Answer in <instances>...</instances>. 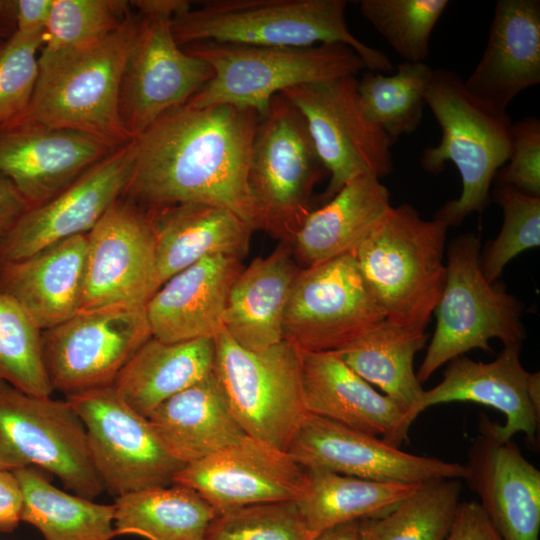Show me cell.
I'll list each match as a JSON object with an SVG mask.
<instances>
[{"label":"cell","mask_w":540,"mask_h":540,"mask_svg":"<svg viewBox=\"0 0 540 540\" xmlns=\"http://www.w3.org/2000/svg\"><path fill=\"white\" fill-rule=\"evenodd\" d=\"M259 118L252 109L231 105L172 109L133 139V168L122 197L146 212L219 206L261 229L248 183Z\"/></svg>","instance_id":"obj_1"},{"label":"cell","mask_w":540,"mask_h":540,"mask_svg":"<svg viewBox=\"0 0 540 540\" xmlns=\"http://www.w3.org/2000/svg\"><path fill=\"white\" fill-rule=\"evenodd\" d=\"M140 19V14L130 12L98 42L64 52H41L34 93L20 118L86 133L115 147L131 142L120 118L119 95Z\"/></svg>","instance_id":"obj_2"},{"label":"cell","mask_w":540,"mask_h":540,"mask_svg":"<svg viewBox=\"0 0 540 540\" xmlns=\"http://www.w3.org/2000/svg\"><path fill=\"white\" fill-rule=\"evenodd\" d=\"M345 0H211L171 21L176 42L307 47L341 43L351 47L366 69L392 73L385 53L349 30Z\"/></svg>","instance_id":"obj_3"},{"label":"cell","mask_w":540,"mask_h":540,"mask_svg":"<svg viewBox=\"0 0 540 540\" xmlns=\"http://www.w3.org/2000/svg\"><path fill=\"white\" fill-rule=\"evenodd\" d=\"M448 226L423 219L410 204L391 206L358 246L360 273L386 319L425 331L441 296Z\"/></svg>","instance_id":"obj_4"},{"label":"cell","mask_w":540,"mask_h":540,"mask_svg":"<svg viewBox=\"0 0 540 540\" xmlns=\"http://www.w3.org/2000/svg\"><path fill=\"white\" fill-rule=\"evenodd\" d=\"M425 104L441 129V140L424 149L420 164L426 172L439 174L451 162L462 182L460 196L443 205L434 218L448 227L459 225L489 204L495 175L508 159L512 122L507 113L474 98L464 80L444 68L432 70Z\"/></svg>","instance_id":"obj_5"},{"label":"cell","mask_w":540,"mask_h":540,"mask_svg":"<svg viewBox=\"0 0 540 540\" xmlns=\"http://www.w3.org/2000/svg\"><path fill=\"white\" fill-rule=\"evenodd\" d=\"M182 48L213 71L187 105H231L252 109L260 117L271 99L288 88L356 76L366 69L359 55L341 43L278 47L199 42Z\"/></svg>","instance_id":"obj_6"},{"label":"cell","mask_w":540,"mask_h":540,"mask_svg":"<svg viewBox=\"0 0 540 540\" xmlns=\"http://www.w3.org/2000/svg\"><path fill=\"white\" fill-rule=\"evenodd\" d=\"M446 280L434 309L436 327L416 372L420 383L447 362L479 349L492 352L489 341L521 344L526 333L522 304L505 285L489 282L480 266V240L472 234L455 237L448 248Z\"/></svg>","instance_id":"obj_7"},{"label":"cell","mask_w":540,"mask_h":540,"mask_svg":"<svg viewBox=\"0 0 540 540\" xmlns=\"http://www.w3.org/2000/svg\"><path fill=\"white\" fill-rule=\"evenodd\" d=\"M328 174L300 111L275 95L259 118L248 183L261 229L290 243L307 215L315 185Z\"/></svg>","instance_id":"obj_8"},{"label":"cell","mask_w":540,"mask_h":540,"mask_svg":"<svg viewBox=\"0 0 540 540\" xmlns=\"http://www.w3.org/2000/svg\"><path fill=\"white\" fill-rule=\"evenodd\" d=\"M214 341V373L236 421L246 435L288 452L308 414L301 352L285 340L262 350H248L224 329Z\"/></svg>","instance_id":"obj_9"},{"label":"cell","mask_w":540,"mask_h":540,"mask_svg":"<svg viewBox=\"0 0 540 540\" xmlns=\"http://www.w3.org/2000/svg\"><path fill=\"white\" fill-rule=\"evenodd\" d=\"M23 467L48 471L91 500L105 491L85 427L66 399L33 396L0 381V469Z\"/></svg>","instance_id":"obj_10"},{"label":"cell","mask_w":540,"mask_h":540,"mask_svg":"<svg viewBox=\"0 0 540 540\" xmlns=\"http://www.w3.org/2000/svg\"><path fill=\"white\" fill-rule=\"evenodd\" d=\"M280 94L303 115L328 172L324 202L358 176L381 179L392 173L396 140L364 113L356 76L300 84Z\"/></svg>","instance_id":"obj_11"},{"label":"cell","mask_w":540,"mask_h":540,"mask_svg":"<svg viewBox=\"0 0 540 540\" xmlns=\"http://www.w3.org/2000/svg\"><path fill=\"white\" fill-rule=\"evenodd\" d=\"M81 419L92 463L112 496L173 484L185 466L165 448L147 417L113 386L65 396Z\"/></svg>","instance_id":"obj_12"},{"label":"cell","mask_w":540,"mask_h":540,"mask_svg":"<svg viewBox=\"0 0 540 540\" xmlns=\"http://www.w3.org/2000/svg\"><path fill=\"white\" fill-rule=\"evenodd\" d=\"M355 256L300 268L283 317V340L300 352L338 351L383 320Z\"/></svg>","instance_id":"obj_13"},{"label":"cell","mask_w":540,"mask_h":540,"mask_svg":"<svg viewBox=\"0 0 540 540\" xmlns=\"http://www.w3.org/2000/svg\"><path fill=\"white\" fill-rule=\"evenodd\" d=\"M87 239L80 311L144 310L161 286L147 213L121 197Z\"/></svg>","instance_id":"obj_14"},{"label":"cell","mask_w":540,"mask_h":540,"mask_svg":"<svg viewBox=\"0 0 540 540\" xmlns=\"http://www.w3.org/2000/svg\"><path fill=\"white\" fill-rule=\"evenodd\" d=\"M150 337L145 309L79 311L42 331V358L50 385L65 396L111 386Z\"/></svg>","instance_id":"obj_15"},{"label":"cell","mask_w":540,"mask_h":540,"mask_svg":"<svg viewBox=\"0 0 540 540\" xmlns=\"http://www.w3.org/2000/svg\"><path fill=\"white\" fill-rule=\"evenodd\" d=\"M140 16L119 95L120 118L132 140L164 114L186 104L213 76L207 62L176 42L172 19Z\"/></svg>","instance_id":"obj_16"},{"label":"cell","mask_w":540,"mask_h":540,"mask_svg":"<svg viewBox=\"0 0 540 540\" xmlns=\"http://www.w3.org/2000/svg\"><path fill=\"white\" fill-rule=\"evenodd\" d=\"M305 469L323 470L366 480L422 484L463 479L464 466L415 455L381 438L308 413L288 448Z\"/></svg>","instance_id":"obj_17"},{"label":"cell","mask_w":540,"mask_h":540,"mask_svg":"<svg viewBox=\"0 0 540 540\" xmlns=\"http://www.w3.org/2000/svg\"><path fill=\"white\" fill-rule=\"evenodd\" d=\"M133 160L132 140L92 166L55 197L30 207L0 240V264L88 234L124 195Z\"/></svg>","instance_id":"obj_18"},{"label":"cell","mask_w":540,"mask_h":540,"mask_svg":"<svg viewBox=\"0 0 540 540\" xmlns=\"http://www.w3.org/2000/svg\"><path fill=\"white\" fill-rule=\"evenodd\" d=\"M306 470L284 450L245 435L206 458L186 464L173 484L188 487L216 512L275 501H296Z\"/></svg>","instance_id":"obj_19"},{"label":"cell","mask_w":540,"mask_h":540,"mask_svg":"<svg viewBox=\"0 0 540 540\" xmlns=\"http://www.w3.org/2000/svg\"><path fill=\"white\" fill-rule=\"evenodd\" d=\"M118 148L86 133L18 118L0 127V175L34 207Z\"/></svg>","instance_id":"obj_20"},{"label":"cell","mask_w":540,"mask_h":540,"mask_svg":"<svg viewBox=\"0 0 540 540\" xmlns=\"http://www.w3.org/2000/svg\"><path fill=\"white\" fill-rule=\"evenodd\" d=\"M495 424L481 413L463 479L503 540H539L540 471Z\"/></svg>","instance_id":"obj_21"},{"label":"cell","mask_w":540,"mask_h":540,"mask_svg":"<svg viewBox=\"0 0 540 540\" xmlns=\"http://www.w3.org/2000/svg\"><path fill=\"white\" fill-rule=\"evenodd\" d=\"M521 344L504 346L488 363L464 355L454 358L436 386L424 390L414 409V419L431 406L450 402H475L499 410L505 424H495L497 436L512 440L523 433L530 447L538 446L540 415L528 394V372L520 360Z\"/></svg>","instance_id":"obj_22"},{"label":"cell","mask_w":540,"mask_h":540,"mask_svg":"<svg viewBox=\"0 0 540 540\" xmlns=\"http://www.w3.org/2000/svg\"><path fill=\"white\" fill-rule=\"evenodd\" d=\"M540 83V1L498 0L488 41L467 91L501 113L525 89Z\"/></svg>","instance_id":"obj_23"},{"label":"cell","mask_w":540,"mask_h":540,"mask_svg":"<svg viewBox=\"0 0 540 540\" xmlns=\"http://www.w3.org/2000/svg\"><path fill=\"white\" fill-rule=\"evenodd\" d=\"M306 410L400 447L409 426L406 413L355 373L336 351L301 352Z\"/></svg>","instance_id":"obj_24"},{"label":"cell","mask_w":540,"mask_h":540,"mask_svg":"<svg viewBox=\"0 0 540 540\" xmlns=\"http://www.w3.org/2000/svg\"><path fill=\"white\" fill-rule=\"evenodd\" d=\"M242 269L240 259L215 255L172 276L146 305L151 336L164 342L214 338L224 329L228 294Z\"/></svg>","instance_id":"obj_25"},{"label":"cell","mask_w":540,"mask_h":540,"mask_svg":"<svg viewBox=\"0 0 540 540\" xmlns=\"http://www.w3.org/2000/svg\"><path fill=\"white\" fill-rule=\"evenodd\" d=\"M87 245V234L78 235L0 264V294L41 331L61 324L80 311Z\"/></svg>","instance_id":"obj_26"},{"label":"cell","mask_w":540,"mask_h":540,"mask_svg":"<svg viewBox=\"0 0 540 540\" xmlns=\"http://www.w3.org/2000/svg\"><path fill=\"white\" fill-rule=\"evenodd\" d=\"M146 213L155 236L160 285L205 257L241 260L255 231L234 212L208 204H181Z\"/></svg>","instance_id":"obj_27"},{"label":"cell","mask_w":540,"mask_h":540,"mask_svg":"<svg viewBox=\"0 0 540 540\" xmlns=\"http://www.w3.org/2000/svg\"><path fill=\"white\" fill-rule=\"evenodd\" d=\"M290 243L281 241L266 257L255 258L233 282L223 328L240 346L262 350L283 340V317L299 271Z\"/></svg>","instance_id":"obj_28"},{"label":"cell","mask_w":540,"mask_h":540,"mask_svg":"<svg viewBox=\"0 0 540 540\" xmlns=\"http://www.w3.org/2000/svg\"><path fill=\"white\" fill-rule=\"evenodd\" d=\"M391 206L380 179L361 175L350 180L307 215L290 242L294 256L309 267L353 254Z\"/></svg>","instance_id":"obj_29"},{"label":"cell","mask_w":540,"mask_h":540,"mask_svg":"<svg viewBox=\"0 0 540 540\" xmlns=\"http://www.w3.org/2000/svg\"><path fill=\"white\" fill-rule=\"evenodd\" d=\"M148 420L167 451L184 465L217 453L246 435L214 371L161 403Z\"/></svg>","instance_id":"obj_30"},{"label":"cell","mask_w":540,"mask_h":540,"mask_svg":"<svg viewBox=\"0 0 540 540\" xmlns=\"http://www.w3.org/2000/svg\"><path fill=\"white\" fill-rule=\"evenodd\" d=\"M214 338L164 342L150 337L125 363L113 388L147 417L164 401L214 371Z\"/></svg>","instance_id":"obj_31"},{"label":"cell","mask_w":540,"mask_h":540,"mask_svg":"<svg viewBox=\"0 0 540 540\" xmlns=\"http://www.w3.org/2000/svg\"><path fill=\"white\" fill-rule=\"evenodd\" d=\"M427 341L425 331L385 319L336 352L355 373L404 410L410 427L424 391L414 370V358Z\"/></svg>","instance_id":"obj_32"},{"label":"cell","mask_w":540,"mask_h":540,"mask_svg":"<svg viewBox=\"0 0 540 540\" xmlns=\"http://www.w3.org/2000/svg\"><path fill=\"white\" fill-rule=\"evenodd\" d=\"M305 470V486L296 504L313 537L334 525L384 516L420 485Z\"/></svg>","instance_id":"obj_33"},{"label":"cell","mask_w":540,"mask_h":540,"mask_svg":"<svg viewBox=\"0 0 540 540\" xmlns=\"http://www.w3.org/2000/svg\"><path fill=\"white\" fill-rule=\"evenodd\" d=\"M115 536L148 540H207L216 510L194 490L178 485L152 487L115 498Z\"/></svg>","instance_id":"obj_34"},{"label":"cell","mask_w":540,"mask_h":540,"mask_svg":"<svg viewBox=\"0 0 540 540\" xmlns=\"http://www.w3.org/2000/svg\"><path fill=\"white\" fill-rule=\"evenodd\" d=\"M12 471L23 495L21 521L35 526L46 540H110L115 536L114 504L66 493L35 467Z\"/></svg>","instance_id":"obj_35"},{"label":"cell","mask_w":540,"mask_h":540,"mask_svg":"<svg viewBox=\"0 0 540 540\" xmlns=\"http://www.w3.org/2000/svg\"><path fill=\"white\" fill-rule=\"evenodd\" d=\"M461 490V479L422 483L386 515L360 521V540H446Z\"/></svg>","instance_id":"obj_36"},{"label":"cell","mask_w":540,"mask_h":540,"mask_svg":"<svg viewBox=\"0 0 540 540\" xmlns=\"http://www.w3.org/2000/svg\"><path fill=\"white\" fill-rule=\"evenodd\" d=\"M432 70L424 62L405 61L390 75L368 70L357 80L364 113L395 140L413 133L422 120Z\"/></svg>","instance_id":"obj_37"},{"label":"cell","mask_w":540,"mask_h":540,"mask_svg":"<svg viewBox=\"0 0 540 540\" xmlns=\"http://www.w3.org/2000/svg\"><path fill=\"white\" fill-rule=\"evenodd\" d=\"M0 381L39 397L53 388L42 358V331L9 297L0 294Z\"/></svg>","instance_id":"obj_38"},{"label":"cell","mask_w":540,"mask_h":540,"mask_svg":"<svg viewBox=\"0 0 540 540\" xmlns=\"http://www.w3.org/2000/svg\"><path fill=\"white\" fill-rule=\"evenodd\" d=\"M448 0H361L362 16L405 62H424Z\"/></svg>","instance_id":"obj_39"},{"label":"cell","mask_w":540,"mask_h":540,"mask_svg":"<svg viewBox=\"0 0 540 540\" xmlns=\"http://www.w3.org/2000/svg\"><path fill=\"white\" fill-rule=\"evenodd\" d=\"M127 1L53 0L41 52L79 49L108 36L131 12Z\"/></svg>","instance_id":"obj_40"},{"label":"cell","mask_w":540,"mask_h":540,"mask_svg":"<svg viewBox=\"0 0 540 540\" xmlns=\"http://www.w3.org/2000/svg\"><path fill=\"white\" fill-rule=\"evenodd\" d=\"M493 197L502 209L503 223L480 256L481 270L489 282L497 281L514 257L540 245V197L510 186H496Z\"/></svg>","instance_id":"obj_41"},{"label":"cell","mask_w":540,"mask_h":540,"mask_svg":"<svg viewBox=\"0 0 540 540\" xmlns=\"http://www.w3.org/2000/svg\"><path fill=\"white\" fill-rule=\"evenodd\" d=\"M296 501H275L219 513L207 540H311Z\"/></svg>","instance_id":"obj_42"},{"label":"cell","mask_w":540,"mask_h":540,"mask_svg":"<svg viewBox=\"0 0 540 540\" xmlns=\"http://www.w3.org/2000/svg\"><path fill=\"white\" fill-rule=\"evenodd\" d=\"M44 33L16 31L0 49V127L20 118L36 86Z\"/></svg>","instance_id":"obj_43"},{"label":"cell","mask_w":540,"mask_h":540,"mask_svg":"<svg viewBox=\"0 0 540 540\" xmlns=\"http://www.w3.org/2000/svg\"><path fill=\"white\" fill-rule=\"evenodd\" d=\"M494 182L540 197V121L535 116L511 124L508 159Z\"/></svg>","instance_id":"obj_44"},{"label":"cell","mask_w":540,"mask_h":540,"mask_svg":"<svg viewBox=\"0 0 540 540\" xmlns=\"http://www.w3.org/2000/svg\"><path fill=\"white\" fill-rule=\"evenodd\" d=\"M446 540H503L476 500L460 502Z\"/></svg>","instance_id":"obj_45"},{"label":"cell","mask_w":540,"mask_h":540,"mask_svg":"<svg viewBox=\"0 0 540 540\" xmlns=\"http://www.w3.org/2000/svg\"><path fill=\"white\" fill-rule=\"evenodd\" d=\"M22 490L12 470L0 469V532H12L21 521Z\"/></svg>","instance_id":"obj_46"},{"label":"cell","mask_w":540,"mask_h":540,"mask_svg":"<svg viewBox=\"0 0 540 540\" xmlns=\"http://www.w3.org/2000/svg\"><path fill=\"white\" fill-rule=\"evenodd\" d=\"M53 0H17L16 31L44 33Z\"/></svg>","instance_id":"obj_47"},{"label":"cell","mask_w":540,"mask_h":540,"mask_svg":"<svg viewBox=\"0 0 540 540\" xmlns=\"http://www.w3.org/2000/svg\"><path fill=\"white\" fill-rule=\"evenodd\" d=\"M30 207L15 186L0 175V240Z\"/></svg>","instance_id":"obj_48"},{"label":"cell","mask_w":540,"mask_h":540,"mask_svg":"<svg viewBox=\"0 0 540 540\" xmlns=\"http://www.w3.org/2000/svg\"><path fill=\"white\" fill-rule=\"evenodd\" d=\"M142 16H159L174 19L191 9L186 0H139L131 2Z\"/></svg>","instance_id":"obj_49"},{"label":"cell","mask_w":540,"mask_h":540,"mask_svg":"<svg viewBox=\"0 0 540 540\" xmlns=\"http://www.w3.org/2000/svg\"><path fill=\"white\" fill-rule=\"evenodd\" d=\"M359 522L331 526L317 533L311 540H360Z\"/></svg>","instance_id":"obj_50"},{"label":"cell","mask_w":540,"mask_h":540,"mask_svg":"<svg viewBox=\"0 0 540 540\" xmlns=\"http://www.w3.org/2000/svg\"><path fill=\"white\" fill-rule=\"evenodd\" d=\"M17 0H0V39L6 41L16 32Z\"/></svg>","instance_id":"obj_51"},{"label":"cell","mask_w":540,"mask_h":540,"mask_svg":"<svg viewBox=\"0 0 540 540\" xmlns=\"http://www.w3.org/2000/svg\"><path fill=\"white\" fill-rule=\"evenodd\" d=\"M528 394L535 411L540 415V374L530 373L528 378Z\"/></svg>","instance_id":"obj_52"},{"label":"cell","mask_w":540,"mask_h":540,"mask_svg":"<svg viewBox=\"0 0 540 540\" xmlns=\"http://www.w3.org/2000/svg\"><path fill=\"white\" fill-rule=\"evenodd\" d=\"M4 42H5V41H3V40L0 39V49L2 48Z\"/></svg>","instance_id":"obj_53"}]
</instances>
